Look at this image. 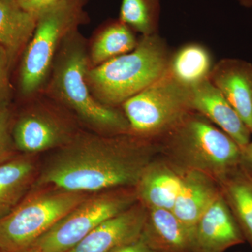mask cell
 Masks as SVG:
<instances>
[{
	"label": "cell",
	"instance_id": "cell-22",
	"mask_svg": "<svg viewBox=\"0 0 252 252\" xmlns=\"http://www.w3.org/2000/svg\"><path fill=\"white\" fill-rule=\"evenodd\" d=\"M160 0H122L119 19L142 36L157 34Z\"/></svg>",
	"mask_w": 252,
	"mask_h": 252
},
{
	"label": "cell",
	"instance_id": "cell-7",
	"mask_svg": "<svg viewBox=\"0 0 252 252\" xmlns=\"http://www.w3.org/2000/svg\"><path fill=\"white\" fill-rule=\"evenodd\" d=\"M137 202L135 187H122L89 194L28 250L67 252L96 227Z\"/></svg>",
	"mask_w": 252,
	"mask_h": 252
},
{
	"label": "cell",
	"instance_id": "cell-3",
	"mask_svg": "<svg viewBox=\"0 0 252 252\" xmlns=\"http://www.w3.org/2000/svg\"><path fill=\"white\" fill-rule=\"evenodd\" d=\"M90 67L84 40L75 31L64 39L55 58L50 86L53 94L94 132L110 136L130 133L123 110L101 103L91 93L86 79Z\"/></svg>",
	"mask_w": 252,
	"mask_h": 252
},
{
	"label": "cell",
	"instance_id": "cell-2",
	"mask_svg": "<svg viewBox=\"0 0 252 252\" xmlns=\"http://www.w3.org/2000/svg\"><path fill=\"white\" fill-rule=\"evenodd\" d=\"M156 142L159 157L179 170L202 172L218 183L240 168V146L195 111L186 114Z\"/></svg>",
	"mask_w": 252,
	"mask_h": 252
},
{
	"label": "cell",
	"instance_id": "cell-19",
	"mask_svg": "<svg viewBox=\"0 0 252 252\" xmlns=\"http://www.w3.org/2000/svg\"><path fill=\"white\" fill-rule=\"evenodd\" d=\"M133 30L119 19L111 20L100 28L91 47V67L132 51L139 39Z\"/></svg>",
	"mask_w": 252,
	"mask_h": 252
},
{
	"label": "cell",
	"instance_id": "cell-5",
	"mask_svg": "<svg viewBox=\"0 0 252 252\" xmlns=\"http://www.w3.org/2000/svg\"><path fill=\"white\" fill-rule=\"evenodd\" d=\"M88 1L60 0L37 16L20 66L19 89L23 96H31L41 89L63 41L87 22Z\"/></svg>",
	"mask_w": 252,
	"mask_h": 252
},
{
	"label": "cell",
	"instance_id": "cell-9",
	"mask_svg": "<svg viewBox=\"0 0 252 252\" xmlns=\"http://www.w3.org/2000/svg\"><path fill=\"white\" fill-rule=\"evenodd\" d=\"M78 132L59 113L34 105L15 113L11 137L19 153L36 155L61 148Z\"/></svg>",
	"mask_w": 252,
	"mask_h": 252
},
{
	"label": "cell",
	"instance_id": "cell-6",
	"mask_svg": "<svg viewBox=\"0 0 252 252\" xmlns=\"http://www.w3.org/2000/svg\"><path fill=\"white\" fill-rule=\"evenodd\" d=\"M91 193L32 187L16 208L0 220V250L24 252Z\"/></svg>",
	"mask_w": 252,
	"mask_h": 252
},
{
	"label": "cell",
	"instance_id": "cell-11",
	"mask_svg": "<svg viewBox=\"0 0 252 252\" xmlns=\"http://www.w3.org/2000/svg\"><path fill=\"white\" fill-rule=\"evenodd\" d=\"M190 106L229 135L240 148L251 140L252 133L238 113L209 78L190 87Z\"/></svg>",
	"mask_w": 252,
	"mask_h": 252
},
{
	"label": "cell",
	"instance_id": "cell-25",
	"mask_svg": "<svg viewBox=\"0 0 252 252\" xmlns=\"http://www.w3.org/2000/svg\"><path fill=\"white\" fill-rule=\"evenodd\" d=\"M60 0H17L18 4L25 11L33 16H37Z\"/></svg>",
	"mask_w": 252,
	"mask_h": 252
},
{
	"label": "cell",
	"instance_id": "cell-23",
	"mask_svg": "<svg viewBox=\"0 0 252 252\" xmlns=\"http://www.w3.org/2000/svg\"><path fill=\"white\" fill-rule=\"evenodd\" d=\"M14 116L15 112L11 105L0 107V165L20 154L15 147L11 137Z\"/></svg>",
	"mask_w": 252,
	"mask_h": 252
},
{
	"label": "cell",
	"instance_id": "cell-27",
	"mask_svg": "<svg viewBox=\"0 0 252 252\" xmlns=\"http://www.w3.org/2000/svg\"><path fill=\"white\" fill-rule=\"evenodd\" d=\"M112 252H157L152 250L141 238L135 242L114 250Z\"/></svg>",
	"mask_w": 252,
	"mask_h": 252
},
{
	"label": "cell",
	"instance_id": "cell-24",
	"mask_svg": "<svg viewBox=\"0 0 252 252\" xmlns=\"http://www.w3.org/2000/svg\"><path fill=\"white\" fill-rule=\"evenodd\" d=\"M12 65L7 51L0 46V107L10 105L11 103L12 89L9 72Z\"/></svg>",
	"mask_w": 252,
	"mask_h": 252
},
{
	"label": "cell",
	"instance_id": "cell-1",
	"mask_svg": "<svg viewBox=\"0 0 252 252\" xmlns=\"http://www.w3.org/2000/svg\"><path fill=\"white\" fill-rule=\"evenodd\" d=\"M158 157L156 141L131 133L78 132L41 165L33 187L86 193L135 187L146 167Z\"/></svg>",
	"mask_w": 252,
	"mask_h": 252
},
{
	"label": "cell",
	"instance_id": "cell-28",
	"mask_svg": "<svg viewBox=\"0 0 252 252\" xmlns=\"http://www.w3.org/2000/svg\"><path fill=\"white\" fill-rule=\"evenodd\" d=\"M244 7L252 9V0H235Z\"/></svg>",
	"mask_w": 252,
	"mask_h": 252
},
{
	"label": "cell",
	"instance_id": "cell-21",
	"mask_svg": "<svg viewBox=\"0 0 252 252\" xmlns=\"http://www.w3.org/2000/svg\"><path fill=\"white\" fill-rule=\"evenodd\" d=\"M213 66L211 54L205 46L189 43L171 54L168 70L182 84L191 87L209 78Z\"/></svg>",
	"mask_w": 252,
	"mask_h": 252
},
{
	"label": "cell",
	"instance_id": "cell-17",
	"mask_svg": "<svg viewBox=\"0 0 252 252\" xmlns=\"http://www.w3.org/2000/svg\"><path fill=\"white\" fill-rule=\"evenodd\" d=\"M34 154H21L0 165V220L7 216L28 195L39 170Z\"/></svg>",
	"mask_w": 252,
	"mask_h": 252
},
{
	"label": "cell",
	"instance_id": "cell-15",
	"mask_svg": "<svg viewBox=\"0 0 252 252\" xmlns=\"http://www.w3.org/2000/svg\"><path fill=\"white\" fill-rule=\"evenodd\" d=\"M141 239L157 252H194V232L171 210L147 209Z\"/></svg>",
	"mask_w": 252,
	"mask_h": 252
},
{
	"label": "cell",
	"instance_id": "cell-30",
	"mask_svg": "<svg viewBox=\"0 0 252 252\" xmlns=\"http://www.w3.org/2000/svg\"><path fill=\"white\" fill-rule=\"evenodd\" d=\"M0 252H1V250H0Z\"/></svg>",
	"mask_w": 252,
	"mask_h": 252
},
{
	"label": "cell",
	"instance_id": "cell-16",
	"mask_svg": "<svg viewBox=\"0 0 252 252\" xmlns=\"http://www.w3.org/2000/svg\"><path fill=\"white\" fill-rule=\"evenodd\" d=\"M221 193L215 179L197 171H184L182 187L172 212L189 228L195 227Z\"/></svg>",
	"mask_w": 252,
	"mask_h": 252
},
{
	"label": "cell",
	"instance_id": "cell-8",
	"mask_svg": "<svg viewBox=\"0 0 252 252\" xmlns=\"http://www.w3.org/2000/svg\"><path fill=\"white\" fill-rule=\"evenodd\" d=\"M122 110L130 133L156 141L190 111V87L167 72L148 87L127 99Z\"/></svg>",
	"mask_w": 252,
	"mask_h": 252
},
{
	"label": "cell",
	"instance_id": "cell-18",
	"mask_svg": "<svg viewBox=\"0 0 252 252\" xmlns=\"http://www.w3.org/2000/svg\"><path fill=\"white\" fill-rule=\"evenodd\" d=\"M36 19L17 0H0V46L6 50L12 64L31 40Z\"/></svg>",
	"mask_w": 252,
	"mask_h": 252
},
{
	"label": "cell",
	"instance_id": "cell-26",
	"mask_svg": "<svg viewBox=\"0 0 252 252\" xmlns=\"http://www.w3.org/2000/svg\"><path fill=\"white\" fill-rule=\"evenodd\" d=\"M240 169L245 175L252 180V140L241 149Z\"/></svg>",
	"mask_w": 252,
	"mask_h": 252
},
{
	"label": "cell",
	"instance_id": "cell-29",
	"mask_svg": "<svg viewBox=\"0 0 252 252\" xmlns=\"http://www.w3.org/2000/svg\"><path fill=\"white\" fill-rule=\"evenodd\" d=\"M24 252H32V251H31V250H27V251H26Z\"/></svg>",
	"mask_w": 252,
	"mask_h": 252
},
{
	"label": "cell",
	"instance_id": "cell-13",
	"mask_svg": "<svg viewBox=\"0 0 252 252\" xmlns=\"http://www.w3.org/2000/svg\"><path fill=\"white\" fill-rule=\"evenodd\" d=\"M209 79L220 91L252 135V64L236 59L214 64Z\"/></svg>",
	"mask_w": 252,
	"mask_h": 252
},
{
	"label": "cell",
	"instance_id": "cell-4",
	"mask_svg": "<svg viewBox=\"0 0 252 252\" xmlns=\"http://www.w3.org/2000/svg\"><path fill=\"white\" fill-rule=\"evenodd\" d=\"M171 54L158 33L142 36L132 51L89 68L91 93L105 105L122 106L167 72Z\"/></svg>",
	"mask_w": 252,
	"mask_h": 252
},
{
	"label": "cell",
	"instance_id": "cell-31",
	"mask_svg": "<svg viewBox=\"0 0 252 252\" xmlns=\"http://www.w3.org/2000/svg\"></svg>",
	"mask_w": 252,
	"mask_h": 252
},
{
	"label": "cell",
	"instance_id": "cell-10",
	"mask_svg": "<svg viewBox=\"0 0 252 252\" xmlns=\"http://www.w3.org/2000/svg\"><path fill=\"white\" fill-rule=\"evenodd\" d=\"M140 202L106 220L67 252H112L140 238L147 217Z\"/></svg>",
	"mask_w": 252,
	"mask_h": 252
},
{
	"label": "cell",
	"instance_id": "cell-20",
	"mask_svg": "<svg viewBox=\"0 0 252 252\" xmlns=\"http://www.w3.org/2000/svg\"><path fill=\"white\" fill-rule=\"evenodd\" d=\"M219 185L245 242L252 248V180L239 168Z\"/></svg>",
	"mask_w": 252,
	"mask_h": 252
},
{
	"label": "cell",
	"instance_id": "cell-14",
	"mask_svg": "<svg viewBox=\"0 0 252 252\" xmlns=\"http://www.w3.org/2000/svg\"><path fill=\"white\" fill-rule=\"evenodd\" d=\"M183 174L162 158L154 159L135 186L138 201L147 209L172 211L182 187Z\"/></svg>",
	"mask_w": 252,
	"mask_h": 252
},
{
	"label": "cell",
	"instance_id": "cell-12",
	"mask_svg": "<svg viewBox=\"0 0 252 252\" xmlns=\"http://www.w3.org/2000/svg\"><path fill=\"white\" fill-rule=\"evenodd\" d=\"M193 232L194 252H225L245 243L221 193L200 217Z\"/></svg>",
	"mask_w": 252,
	"mask_h": 252
}]
</instances>
